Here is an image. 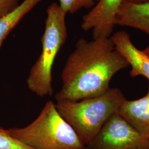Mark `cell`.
I'll use <instances>...</instances> for the list:
<instances>
[{
    "mask_svg": "<svg viewBox=\"0 0 149 149\" xmlns=\"http://www.w3.org/2000/svg\"><path fill=\"white\" fill-rule=\"evenodd\" d=\"M129 66L111 38L80 39L61 72L62 87L56 101H79L100 96L109 88L112 77Z\"/></svg>",
    "mask_w": 149,
    "mask_h": 149,
    "instance_id": "6da1fadb",
    "label": "cell"
},
{
    "mask_svg": "<svg viewBox=\"0 0 149 149\" xmlns=\"http://www.w3.org/2000/svg\"><path fill=\"white\" fill-rule=\"evenodd\" d=\"M125 100L121 91L113 88L100 96L79 101H56L55 106L86 146Z\"/></svg>",
    "mask_w": 149,
    "mask_h": 149,
    "instance_id": "7a4b0ae2",
    "label": "cell"
},
{
    "mask_svg": "<svg viewBox=\"0 0 149 149\" xmlns=\"http://www.w3.org/2000/svg\"><path fill=\"white\" fill-rule=\"evenodd\" d=\"M7 131L34 149H86L73 128L62 117L52 101H48L37 118L23 128Z\"/></svg>",
    "mask_w": 149,
    "mask_h": 149,
    "instance_id": "3957f363",
    "label": "cell"
},
{
    "mask_svg": "<svg viewBox=\"0 0 149 149\" xmlns=\"http://www.w3.org/2000/svg\"><path fill=\"white\" fill-rule=\"evenodd\" d=\"M66 15L56 3L47 8L45 29L41 39L42 52L30 70L26 81L28 89L40 97L53 94L54 63L68 37Z\"/></svg>",
    "mask_w": 149,
    "mask_h": 149,
    "instance_id": "277c9868",
    "label": "cell"
},
{
    "mask_svg": "<svg viewBox=\"0 0 149 149\" xmlns=\"http://www.w3.org/2000/svg\"><path fill=\"white\" fill-rule=\"evenodd\" d=\"M86 149H149V139L116 113L107 120Z\"/></svg>",
    "mask_w": 149,
    "mask_h": 149,
    "instance_id": "5b68a950",
    "label": "cell"
},
{
    "mask_svg": "<svg viewBox=\"0 0 149 149\" xmlns=\"http://www.w3.org/2000/svg\"><path fill=\"white\" fill-rule=\"evenodd\" d=\"M123 1L98 0L83 17L81 26L82 30H92L93 39L111 37Z\"/></svg>",
    "mask_w": 149,
    "mask_h": 149,
    "instance_id": "8992f818",
    "label": "cell"
},
{
    "mask_svg": "<svg viewBox=\"0 0 149 149\" xmlns=\"http://www.w3.org/2000/svg\"><path fill=\"white\" fill-rule=\"evenodd\" d=\"M110 38L116 50L131 66L130 76L133 77L143 76L149 81V57L134 45L130 34L120 31L113 33Z\"/></svg>",
    "mask_w": 149,
    "mask_h": 149,
    "instance_id": "52a82bcc",
    "label": "cell"
},
{
    "mask_svg": "<svg viewBox=\"0 0 149 149\" xmlns=\"http://www.w3.org/2000/svg\"><path fill=\"white\" fill-rule=\"evenodd\" d=\"M117 113L149 139V87L144 97L133 101L125 100Z\"/></svg>",
    "mask_w": 149,
    "mask_h": 149,
    "instance_id": "ba28073f",
    "label": "cell"
},
{
    "mask_svg": "<svg viewBox=\"0 0 149 149\" xmlns=\"http://www.w3.org/2000/svg\"><path fill=\"white\" fill-rule=\"evenodd\" d=\"M116 24L138 29L149 36V2L134 3L124 0Z\"/></svg>",
    "mask_w": 149,
    "mask_h": 149,
    "instance_id": "9c48e42d",
    "label": "cell"
},
{
    "mask_svg": "<svg viewBox=\"0 0 149 149\" xmlns=\"http://www.w3.org/2000/svg\"><path fill=\"white\" fill-rule=\"evenodd\" d=\"M42 0H24L0 19V48L10 33L22 19Z\"/></svg>",
    "mask_w": 149,
    "mask_h": 149,
    "instance_id": "30bf717a",
    "label": "cell"
},
{
    "mask_svg": "<svg viewBox=\"0 0 149 149\" xmlns=\"http://www.w3.org/2000/svg\"><path fill=\"white\" fill-rule=\"evenodd\" d=\"M59 5L66 13L74 14L82 8L93 7L98 0H59Z\"/></svg>",
    "mask_w": 149,
    "mask_h": 149,
    "instance_id": "8fae6325",
    "label": "cell"
},
{
    "mask_svg": "<svg viewBox=\"0 0 149 149\" xmlns=\"http://www.w3.org/2000/svg\"><path fill=\"white\" fill-rule=\"evenodd\" d=\"M0 149H34L12 136L7 129L0 127Z\"/></svg>",
    "mask_w": 149,
    "mask_h": 149,
    "instance_id": "7c38bea8",
    "label": "cell"
},
{
    "mask_svg": "<svg viewBox=\"0 0 149 149\" xmlns=\"http://www.w3.org/2000/svg\"><path fill=\"white\" fill-rule=\"evenodd\" d=\"M19 0H0V19L19 4Z\"/></svg>",
    "mask_w": 149,
    "mask_h": 149,
    "instance_id": "4fadbf2b",
    "label": "cell"
},
{
    "mask_svg": "<svg viewBox=\"0 0 149 149\" xmlns=\"http://www.w3.org/2000/svg\"><path fill=\"white\" fill-rule=\"evenodd\" d=\"M129 2H134V3H144L149 2V0H125Z\"/></svg>",
    "mask_w": 149,
    "mask_h": 149,
    "instance_id": "5bb4252c",
    "label": "cell"
},
{
    "mask_svg": "<svg viewBox=\"0 0 149 149\" xmlns=\"http://www.w3.org/2000/svg\"><path fill=\"white\" fill-rule=\"evenodd\" d=\"M143 51L144 52V53L146 55H147L149 57V45L147 48L144 49Z\"/></svg>",
    "mask_w": 149,
    "mask_h": 149,
    "instance_id": "9a60e30c",
    "label": "cell"
}]
</instances>
